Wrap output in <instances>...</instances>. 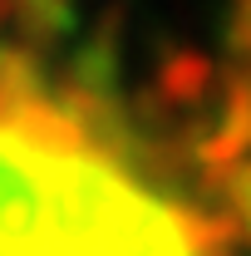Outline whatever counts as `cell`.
Returning <instances> with one entry per match:
<instances>
[{"mask_svg":"<svg viewBox=\"0 0 251 256\" xmlns=\"http://www.w3.org/2000/svg\"><path fill=\"white\" fill-rule=\"evenodd\" d=\"M212 232L60 94L0 104V256H212Z\"/></svg>","mask_w":251,"mask_h":256,"instance_id":"6da1fadb","label":"cell"},{"mask_svg":"<svg viewBox=\"0 0 251 256\" xmlns=\"http://www.w3.org/2000/svg\"><path fill=\"white\" fill-rule=\"evenodd\" d=\"M153 94L162 98L168 114H197L207 98L222 94V74L217 64L197 50H178L158 64V79H153Z\"/></svg>","mask_w":251,"mask_h":256,"instance_id":"7a4b0ae2","label":"cell"},{"mask_svg":"<svg viewBox=\"0 0 251 256\" xmlns=\"http://www.w3.org/2000/svg\"><path fill=\"white\" fill-rule=\"evenodd\" d=\"M114 20H118V10H108L104 15V25H98L74 54H69V89L74 94H89V98H114L118 89V74H124V50H118V34H114Z\"/></svg>","mask_w":251,"mask_h":256,"instance_id":"3957f363","label":"cell"},{"mask_svg":"<svg viewBox=\"0 0 251 256\" xmlns=\"http://www.w3.org/2000/svg\"><path fill=\"white\" fill-rule=\"evenodd\" d=\"M74 25H79L74 0H15V25L10 30L30 50H54Z\"/></svg>","mask_w":251,"mask_h":256,"instance_id":"277c9868","label":"cell"},{"mask_svg":"<svg viewBox=\"0 0 251 256\" xmlns=\"http://www.w3.org/2000/svg\"><path fill=\"white\" fill-rule=\"evenodd\" d=\"M222 188H226V207H232L236 236L251 246V158H246V162H236V168L222 178Z\"/></svg>","mask_w":251,"mask_h":256,"instance_id":"5b68a950","label":"cell"},{"mask_svg":"<svg viewBox=\"0 0 251 256\" xmlns=\"http://www.w3.org/2000/svg\"><path fill=\"white\" fill-rule=\"evenodd\" d=\"M226 44L242 64H251V0H232V15H226Z\"/></svg>","mask_w":251,"mask_h":256,"instance_id":"8992f818","label":"cell"}]
</instances>
